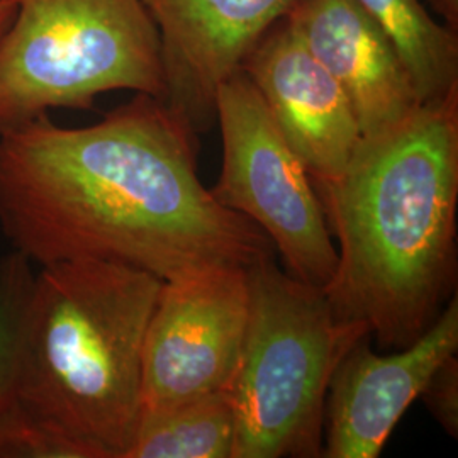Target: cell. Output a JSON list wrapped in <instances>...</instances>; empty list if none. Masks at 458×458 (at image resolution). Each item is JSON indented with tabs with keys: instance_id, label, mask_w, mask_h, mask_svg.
Listing matches in <instances>:
<instances>
[{
	"instance_id": "obj_9",
	"label": "cell",
	"mask_w": 458,
	"mask_h": 458,
	"mask_svg": "<svg viewBox=\"0 0 458 458\" xmlns=\"http://www.w3.org/2000/svg\"><path fill=\"white\" fill-rule=\"evenodd\" d=\"M369 338L336 367L327 389L323 455L377 458L429 377L458 350V299L412 344L377 355Z\"/></svg>"
},
{
	"instance_id": "obj_17",
	"label": "cell",
	"mask_w": 458,
	"mask_h": 458,
	"mask_svg": "<svg viewBox=\"0 0 458 458\" xmlns=\"http://www.w3.org/2000/svg\"><path fill=\"white\" fill-rule=\"evenodd\" d=\"M435 14L442 17L443 22L458 31V0H426Z\"/></svg>"
},
{
	"instance_id": "obj_6",
	"label": "cell",
	"mask_w": 458,
	"mask_h": 458,
	"mask_svg": "<svg viewBox=\"0 0 458 458\" xmlns=\"http://www.w3.org/2000/svg\"><path fill=\"white\" fill-rule=\"evenodd\" d=\"M216 123L223 136V166L211 189L214 199L262 229L289 276L325 291L338 251L323 204L243 70L221 83Z\"/></svg>"
},
{
	"instance_id": "obj_8",
	"label": "cell",
	"mask_w": 458,
	"mask_h": 458,
	"mask_svg": "<svg viewBox=\"0 0 458 458\" xmlns=\"http://www.w3.org/2000/svg\"><path fill=\"white\" fill-rule=\"evenodd\" d=\"M160 36L165 106L196 132L216 124L221 83L294 0H141Z\"/></svg>"
},
{
	"instance_id": "obj_15",
	"label": "cell",
	"mask_w": 458,
	"mask_h": 458,
	"mask_svg": "<svg viewBox=\"0 0 458 458\" xmlns=\"http://www.w3.org/2000/svg\"><path fill=\"white\" fill-rule=\"evenodd\" d=\"M0 458H98L96 450L14 403L0 420Z\"/></svg>"
},
{
	"instance_id": "obj_2",
	"label": "cell",
	"mask_w": 458,
	"mask_h": 458,
	"mask_svg": "<svg viewBox=\"0 0 458 458\" xmlns=\"http://www.w3.org/2000/svg\"><path fill=\"white\" fill-rule=\"evenodd\" d=\"M314 187L338 242L331 308L382 350L416 342L455 294L458 90L361 138L342 175Z\"/></svg>"
},
{
	"instance_id": "obj_16",
	"label": "cell",
	"mask_w": 458,
	"mask_h": 458,
	"mask_svg": "<svg viewBox=\"0 0 458 458\" xmlns=\"http://www.w3.org/2000/svg\"><path fill=\"white\" fill-rule=\"evenodd\" d=\"M425 401L429 412L435 416L443 429L458 437V359L448 357L429 377L428 384L420 395Z\"/></svg>"
},
{
	"instance_id": "obj_13",
	"label": "cell",
	"mask_w": 458,
	"mask_h": 458,
	"mask_svg": "<svg viewBox=\"0 0 458 458\" xmlns=\"http://www.w3.org/2000/svg\"><path fill=\"white\" fill-rule=\"evenodd\" d=\"M229 393L204 395L162 412H143L124 458H233Z\"/></svg>"
},
{
	"instance_id": "obj_3",
	"label": "cell",
	"mask_w": 458,
	"mask_h": 458,
	"mask_svg": "<svg viewBox=\"0 0 458 458\" xmlns=\"http://www.w3.org/2000/svg\"><path fill=\"white\" fill-rule=\"evenodd\" d=\"M162 282L121 263L41 267L21 329L17 403L98 458H124L143 412V344Z\"/></svg>"
},
{
	"instance_id": "obj_10",
	"label": "cell",
	"mask_w": 458,
	"mask_h": 458,
	"mask_svg": "<svg viewBox=\"0 0 458 458\" xmlns=\"http://www.w3.org/2000/svg\"><path fill=\"white\" fill-rule=\"evenodd\" d=\"M314 183L342 175L360 147L359 119L342 85L284 16L240 66Z\"/></svg>"
},
{
	"instance_id": "obj_4",
	"label": "cell",
	"mask_w": 458,
	"mask_h": 458,
	"mask_svg": "<svg viewBox=\"0 0 458 458\" xmlns=\"http://www.w3.org/2000/svg\"><path fill=\"white\" fill-rule=\"evenodd\" d=\"M245 338L229 387L233 458L321 457L327 389L369 327L272 259L248 267Z\"/></svg>"
},
{
	"instance_id": "obj_5",
	"label": "cell",
	"mask_w": 458,
	"mask_h": 458,
	"mask_svg": "<svg viewBox=\"0 0 458 458\" xmlns=\"http://www.w3.org/2000/svg\"><path fill=\"white\" fill-rule=\"evenodd\" d=\"M0 34V132L111 90L164 96L158 30L141 0H14Z\"/></svg>"
},
{
	"instance_id": "obj_7",
	"label": "cell",
	"mask_w": 458,
	"mask_h": 458,
	"mask_svg": "<svg viewBox=\"0 0 458 458\" xmlns=\"http://www.w3.org/2000/svg\"><path fill=\"white\" fill-rule=\"evenodd\" d=\"M248 306V268L240 265H209L162 282L143 344V412L229 393Z\"/></svg>"
},
{
	"instance_id": "obj_11",
	"label": "cell",
	"mask_w": 458,
	"mask_h": 458,
	"mask_svg": "<svg viewBox=\"0 0 458 458\" xmlns=\"http://www.w3.org/2000/svg\"><path fill=\"white\" fill-rule=\"evenodd\" d=\"M285 17L342 85L363 138L391 130L421 106L391 39L357 0H294Z\"/></svg>"
},
{
	"instance_id": "obj_18",
	"label": "cell",
	"mask_w": 458,
	"mask_h": 458,
	"mask_svg": "<svg viewBox=\"0 0 458 458\" xmlns=\"http://www.w3.org/2000/svg\"><path fill=\"white\" fill-rule=\"evenodd\" d=\"M16 16L14 0H0V34L4 33Z\"/></svg>"
},
{
	"instance_id": "obj_12",
	"label": "cell",
	"mask_w": 458,
	"mask_h": 458,
	"mask_svg": "<svg viewBox=\"0 0 458 458\" xmlns=\"http://www.w3.org/2000/svg\"><path fill=\"white\" fill-rule=\"evenodd\" d=\"M387 34L421 104L458 90V34L421 0H357Z\"/></svg>"
},
{
	"instance_id": "obj_14",
	"label": "cell",
	"mask_w": 458,
	"mask_h": 458,
	"mask_svg": "<svg viewBox=\"0 0 458 458\" xmlns=\"http://www.w3.org/2000/svg\"><path fill=\"white\" fill-rule=\"evenodd\" d=\"M33 278L31 262L21 253L0 259V420L17 401L21 329Z\"/></svg>"
},
{
	"instance_id": "obj_1",
	"label": "cell",
	"mask_w": 458,
	"mask_h": 458,
	"mask_svg": "<svg viewBox=\"0 0 458 458\" xmlns=\"http://www.w3.org/2000/svg\"><path fill=\"white\" fill-rule=\"evenodd\" d=\"M197 136L149 94L92 126L62 128L43 114L0 132L2 234L41 267L98 260L162 280L272 259L262 229L199 179Z\"/></svg>"
}]
</instances>
